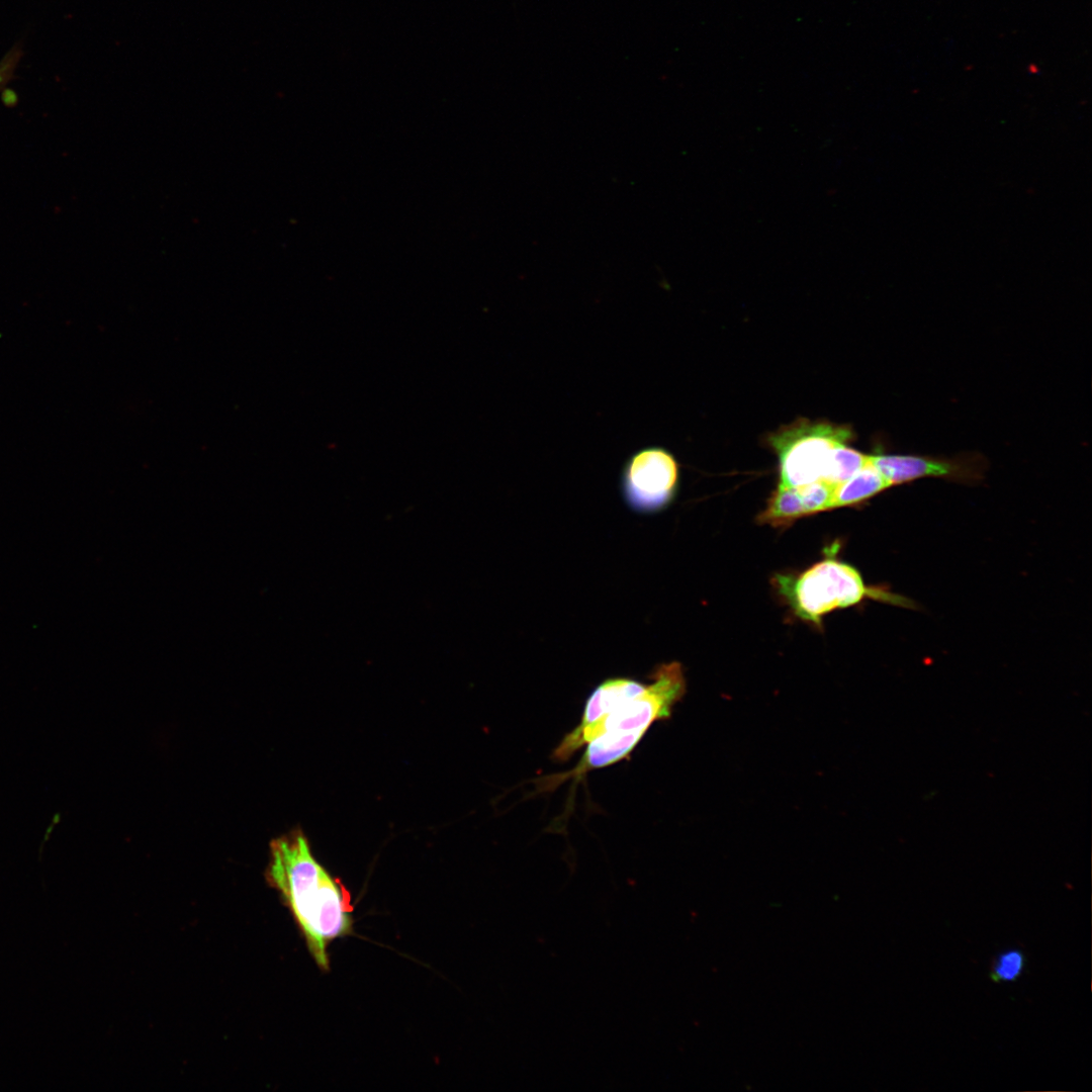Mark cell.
Returning <instances> with one entry per match:
<instances>
[{
	"label": "cell",
	"instance_id": "cell-1",
	"mask_svg": "<svg viewBox=\"0 0 1092 1092\" xmlns=\"http://www.w3.org/2000/svg\"><path fill=\"white\" fill-rule=\"evenodd\" d=\"M650 677V684L614 677L599 685L585 703L580 723L564 736L553 757L567 760L586 745L577 774L627 757L654 722L670 718L686 693L678 662L658 665Z\"/></svg>",
	"mask_w": 1092,
	"mask_h": 1092
},
{
	"label": "cell",
	"instance_id": "cell-2",
	"mask_svg": "<svg viewBox=\"0 0 1092 1092\" xmlns=\"http://www.w3.org/2000/svg\"><path fill=\"white\" fill-rule=\"evenodd\" d=\"M268 884L281 896L316 965L329 970L328 946L353 930V907L342 883L317 862L300 829L270 843Z\"/></svg>",
	"mask_w": 1092,
	"mask_h": 1092
},
{
	"label": "cell",
	"instance_id": "cell-3",
	"mask_svg": "<svg viewBox=\"0 0 1092 1092\" xmlns=\"http://www.w3.org/2000/svg\"><path fill=\"white\" fill-rule=\"evenodd\" d=\"M777 579L780 592L795 613L815 624H819L821 618L831 611L856 605L866 597L915 608L907 598L868 587L853 566L834 558L815 563L797 577L778 576Z\"/></svg>",
	"mask_w": 1092,
	"mask_h": 1092
},
{
	"label": "cell",
	"instance_id": "cell-4",
	"mask_svg": "<svg viewBox=\"0 0 1092 1092\" xmlns=\"http://www.w3.org/2000/svg\"><path fill=\"white\" fill-rule=\"evenodd\" d=\"M854 439L848 425L799 419L766 437L780 461L779 484L797 487L825 480L833 451Z\"/></svg>",
	"mask_w": 1092,
	"mask_h": 1092
},
{
	"label": "cell",
	"instance_id": "cell-5",
	"mask_svg": "<svg viewBox=\"0 0 1092 1092\" xmlns=\"http://www.w3.org/2000/svg\"><path fill=\"white\" fill-rule=\"evenodd\" d=\"M673 455L658 446L643 447L625 462L622 493L627 505L638 513H656L672 500L679 477Z\"/></svg>",
	"mask_w": 1092,
	"mask_h": 1092
},
{
	"label": "cell",
	"instance_id": "cell-6",
	"mask_svg": "<svg viewBox=\"0 0 1092 1092\" xmlns=\"http://www.w3.org/2000/svg\"><path fill=\"white\" fill-rule=\"evenodd\" d=\"M870 460L890 486L924 477L976 484L987 470V459L980 453H962L953 457L878 454L870 455Z\"/></svg>",
	"mask_w": 1092,
	"mask_h": 1092
},
{
	"label": "cell",
	"instance_id": "cell-7",
	"mask_svg": "<svg viewBox=\"0 0 1092 1092\" xmlns=\"http://www.w3.org/2000/svg\"><path fill=\"white\" fill-rule=\"evenodd\" d=\"M890 487L871 460L847 480L837 484L832 509L862 503Z\"/></svg>",
	"mask_w": 1092,
	"mask_h": 1092
},
{
	"label": "cell",
	"instance_id": "cell-8",
	"mask_svg": "<svg viewBox=\"0 0 1092 1092\" xmlns=\"http://www.w3.org/2000/svg\"><path fill=\"white\" fill-rule=\"evenodd\" d=\"M807 516L795 487L779 484L767 500L766 508L756 517L761 525L785 527Z\"/></svg>",
	"mask_w": 1092,
	"mask_h": 1092
},
{
	"label": "cell",
	"instance_id": "cell-9",
	"mask_svg": "<svg viewBox=\"0 0 1092 1092\" xmlns=\"http://www.w3.org/2000/svg\"><path fill=\"white\" fill-rule=\"evenodd\" d=\"M870 461V455L842 445L837 447L828 464L825 481L835 485L847 480Z\"/></svg>",
	"mask_w": 1092,
	"mask_h": 1092
},
{
	"label": "cell",
	"instance_id": "cell-10",
	"mask_svg": "<svg viewBox=\"0 0 1092 1092\" xmlns=\"http://www.w3.org/2000/svg\"><path fill=\"white\" fill-rule=\"evenodd\" d=\"M835 484L817 480L795 487L807 515L832 509Z\"/></svg>",
	"mask_w": 1092,
	"mask_h": 1092
},
{
	"label": "cell",
	"instance_id": "cell-11",
	"mask_svg": "<svg viewBox=\"0 0 1092 1092\" xmlns=\"http://www.w3.org/2000/svg\"><path fill=\"white\" fill-rule=\"evenodd\" d=\"M1023 967L1022 952L1016 949L1008 950L996 959L991 977L994 981H1014L1021 975Z\"/></svg>",
	"mask_w": 1092,
	"mask_h": 1092
},
{
	"label": "cell",
	"instance_id": "cell-12",
	"mask_svg": "<svg viewBox=\"0 0 1092 1092\" xmlns=\"http://www.w3.org/2000/svg\"><path fill=\"white\" fill-rule=\"evenodd\" d=\"M18 54L16 51H12L6 56L0 63V88L12 77L13 71L18 61Z\"/></svg>",
	"mask_w": 1092,
	"mask_h": 1092
}]
</instances>
